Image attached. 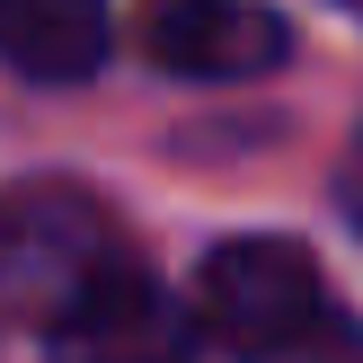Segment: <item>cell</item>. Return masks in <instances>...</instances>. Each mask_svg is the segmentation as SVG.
<instances>
[{
  "label": "cell",
  "mask_w": 363,
  "mask_h": 363,
  "mask_svg": "<svg viewBox=\"0 0 363 363\" xmlns=\"http://www.w3.org/2000/svg\"><path fill=\"white\" fill-rule=\"evenodd\" d=\"M124 266H133V248H124L116 213L89 204L80 186H18V195H0V311L9 319L53 328L80 293H98Z\"/></svg>",
  "instance_id": "cell-1"
},
{
  "label": "cell",
  "mask_w": 363,
  "mask_h": 363,
  "mask_svg": "<svg viewBox=\"0 0 363 363\" xmlns=\"http://www.w3.org/2000/svg\"><path fill=\"white\" fill-rule=\"evenodd\" d=\"M328 275L301 240H222L195 284V337H213L240 363H284L301 337L328 319Z\"/></svg>",
  "instance_id": "cell-2"
},
{
  "label": "cell",
  "mask_w": 363,
  "mask_h": 363,
  "mask_svg": "<svg viewBox=\"0 0 363 363\" xmlns=\"http://www.w3.org/2000/svg\"><path fill=\"white\" fill-rule=\"evenodd\" d=\"M142 53L169 80H257L293 53L266 0H142Z\"/></svg>",
  "instance_id": "cell-3"
},
{
  "label": "cell",
  "mask_w": 363,
  "mask_h": 363,
  "mask_svg": "<svg viewBox=\"0 0 363 363\" xmlns=\"http://www.w3.org/2000/svg\"><path fill=\"white\" fill-rule=\"evenodd\" d=\"M195 346H204V337H195L186 301H169L142 266L106 275L98 293H80L45 328L53 363H195Z\"/></svg>",
  "instance_id": "cell-4"
},
{
  "label": "cell",
  "mask_w": 363,
  "mask_h": 363,
  "mask_svg": "<svg viewBox=\"0 0 363 363\" xmlns=\"http://www.w3.org/2000/svg\"><path fill=\"white\" fill-rule=\"evenodd\" d=\"M116 53V18L106 0H0V62L27 80H98Z\"/></svg>",
  "instance_id": "cell-5"
},
{
  "label": "cell",
  "mask_w": 363,
  "mask_h": 363,
  "mask_svg": "<svg viewBox=\"0 0 363 363\" xmlns=\"http://www.w3.org/2000/svg\"><path fill=\"white\" fill-rule=\"evenodd\" d=\"M284 363H363V328H354L346 311H328V319H319V328L301 337V346L284 354Z\"/></svg>",
  "instance_id": "cell-6"
},
{
  "label": "cell",
  "mask_w": 363,
  "mask_h": 363,
  "mask_svg": "<svg viewBox=\"0 0 363 363\" xmlns=\"http://www.w3.org/2000/svg\"><path fill=\"white\" fill-rule=\"evenodd\" d=\"M337 204H346V222L363 230V124H354V142H346V169H337Z\"/></svg>",
  "instance_id": "cell-7"
},
{
  "label": "cell",
  "mask_w": 363,
  "mask_h": 363,
  "mask_svg": "<svg viewBox=\"0 0 363 363\" xmlns=\"http://www.w3.org/2000/svg\"><path fill=\"white\" fill-rule=\"evenodd\" d=\"M346 9H354V18H363V0H346Z\"/></svg>",
  "instance_id": "cell-8"
}]
</instances>
